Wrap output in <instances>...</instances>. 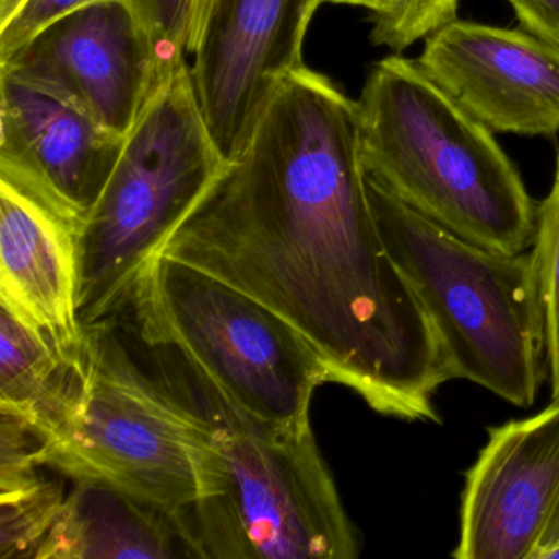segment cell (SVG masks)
<instances>
[{
  "mask_svg": "<svg viewBox=\"0 0 559 559\" xmlns=\"http://www.w3.org/2000/svg\"><path fill=\"white\" fill-rule=\"evenodd\" d=\"M159 254L273 310L372 411L440 421L447 358L379 228L358 100L323 74L277 84L243 155Z\"/></svg>",
  "mask_w": 559,
  "mask_h": 559,
  "instance_id": "obj_1",
  "label": "cell"
},
{
  "mask_svg": "<svg viewBox=\"0 0 559 559\" xmlns=\"http://www.w3.org/2000/svg\"><path fill=\"white\" fill-rule=\"evenodd\" d=\"M369 178L463 240L525 253L536 209L493 132L417 60L392 55L369 71L358 99Z\"/></svg>",
  "mask_w": 559,
  "mask_h": 559,
  "instance_id": "obj_2",
  "label": "cell"
},
{
  "mask_svg": "<svg viewBox=\"0 0 559 559\" xmlns=\"http://www.w3.org/2000/svg\"><path fill=\"white\" fill-rule=\"evenodd\" d=\"M368 188L385 247L437 332L451 379L532 407L548 374L532 251L487 250L428 221L369 176Z\"/></svg>",
  "mask_w": 559,
  "mask_h": 559,
  "instance_id": "obj_3",
  "label": "cell"
},
{
  "mask_svg": "<svg viewBox=\"0 0 559 559\" xmlns=\"http://www.w3.org/2000/svg\"><path fill=\"white\" fill-rule=\"evenodd\" d=\"M230 166L205 122L186 61L143 107L99 202L78 228L84 329L129 307L143 271Z\"/></svg>",
  "mask_w": 559,
  "mask_h": 559,
  "instance_id": "obj_4",
  "label": "cell"
},
{
  "mask_svg": "<svg viewBox=\"0 0 559 559\" xmlns=\"http://www.w3.org/2000/svg\"><path fill=\"white\" fill-rule=\"evenodd\" d=\"M207 399L215 448L201 499L188 520L189 555L358 558V530L346 513L310 418L284 427L258 424Z\"/></svg>",
  "mask_w": 559,
  "mask_h": 559,
  "instance_id": "obj_5",
  "label": "cell"
},
{
  "mask_svg": "<svg viewBox=\"0 0 559 559\" xmlns=\"http://www.w3.org/2000/svg\"><path fill=\"white\" fill-rule=\"evenodd\" d=\"M129 307L143 342L185 356L204 392L250 420L299 424L329 369L302 335L241 290L173 258L143 271Z\"/></svg>",
  "mask_w": 559,
  "mask_h": 559,
  "instance_id": "obj_6",
  "label": "cell"
},
{
  "mask_svg": "<svg viewBox=\"0 0 559 559\" xmlns=\"http://www.w3.org/2000/svg\"><path fill=\"white\" fill-rule=\"evenodd\" d=\"M114 322L84 329L86 388L45 466L71 480L110 484L155 507L178 526L188 548L189 515L214 456V421L150 378Z\"/></svg>",
  "mask_w": 559,
  "mask_h": 559,
  "instance_id": "obj_7",
  "label": "cell"
},
{
  "mask_svg": "<svg viewBox=\"0 0 559 559\" xmlns=\"http://www.w3.org/2000/svg\"><path fill=\"white\" fill-rule=\"evenodd\" d=\"M176 68L163 63L127 0L73 12L0 61L2 73L64 100L120 136L129 135Z\"/></svg>",
  "mask_w": 559,
  "mask_h": 559,
  "instance_id": "obj_8",
  "label": "cell"
},
{
  "mask_svg": "<svg viewBox=\"0 0 559 559\" xmlns=\"http://www.w3.org/2000/svg\"><path fill=\"white\" fill-rule=\"evenodd\" d=\"M320 0H214L191 64L209 130L227 162L247 148L277 84L304 64Z\"/></svg>",
  "mask_w": 559,
  "mask_h": 559,
  "instance_id": "obj_9",
  "label": "cell"
},
{
  "mask_svg": "<svg viewBox=\"0 0 559 559\" xmlns=\"http://www.w3.org/2000/svg\"><path fill=\"white\" fill-rule=\"evenodd\" d=\"M559 507V401L489 430L466 474L456 559H535Z\"/></svg>",
  "mask_w": 559,
  "mask_h": 559,
  "instance_id": "obj_10",
  "label": "cell"
},
{
  "mask_svg": "<svg viewBox=\"0 0 559 559\" xmlns=\"http://www.w3.org/2000/svg\"><path fill=\"white\" fill-rule=\"evenodd\" d=\"M417 61L493 133L559 132V45L530 32L454 21L427 38Z\"/></svg>",
  "mask_w": 559,
  "mask_h": 559,
  "instance_id": "obj_11",
  "label": "cell"
},
{
  "mask_svg": "<svg viewBox=\"0 0 559 559\" xmlns=\"http://www.w3.org/2000/svg\"><path fill=\"white\" fill-rule=\"evenodd\" d=\"M0 99V181L80 228L99 202L127 136L2 71Z\"/></svg>",
  "mask_w": 559,
  "mask_h": 559,
  "instance_id": "obj_12",
  "label": "cell"
},
{
  "mask_svg": "<svg viewBox=\"0 0 559 559\" xmlns=\"http://www.w3.org/2000/svg\"><path fill=\"white\" fill-rule=\"evenodd\" d=\"M78 228L21 189L0 181V304L64 356H86L78 312Z\"/></svg>",
  "mask_w": 559,
  "mask_h": 559,
  "instance_id": "obj_13",
  "label": "cell"
},
{
  "mask_svg": "<svg viewBox=\"0 0 559 559\" xmlns=\"http://www.w3.org/2000/svg\"><path fill=\"white\" fill-rule=\"evenodd\" d=\"M35 559L189 556L178 526L155 507L99 480H74Z\"/></svg>",
  "mask_w": 559,
  "mask_h": 559,
  "instance_id": "obj_14",
  "label": "cell"
},
{
  "mask_svg": "<svg viewBox=\"0 0 559 559\" xmlns=\"http://www.w3.org/2000/svg\"><path fill=\"white\" fill-rule=\"evenodd\" d=\"M86 379L87 356L68 358L0 304V407L24 415L55 441L76 412Z\"/></svg>",
  "mask_w": 559,
  "mask_h": 559,
  "instance_id": "obj_15",
  "label": "cell"
},
{
  "mask_svg": "<svg viewBox=\"0 0 559 559\" xmlns=\"http://www.w3.org/2000/svg\"><path fill=\"white\" fill-rule=\"evenodd\" d=\"M64 499L60 484L41 476L19 489L0 492V558L35 559Z\"/></svg>",
  "mask_w": 559,
  "mask_h": 559,
  "instance_id": "obj_16",
  "label": "cell"
},
{
  "mask_svg": "<svg viewBox=\"0 0 559 559\" xmlns=\"http://www.w3.org/2000/svg\"><path fill=\"white\" fill-rule=\"evenodd\" d=\"M533 263L538 277L539 296L545 313L548 376L551 402L559 401V155L555 178L545 201L536 209Z\"/></svg>",
  "mask_w": 559,
  "mask_h": 559,
  "instance_id": "obj_17",
  "label": "cell"
},
{
  "mask_svg": "<svg viewBox=\"0 0 559 559\" xmlns=\"http://www.w3.org/2000/svg\"><path fill=\"white\" fill-rule=\"evenodd\" d=\"M457 0H394L371 17V40L394 53L407 50L456 21Z\"/></svg>",
  "mask_w": 559,
  "mask_h": 559,
  "instance_id": "obj_18",
  "label": "cell"
},
{
  "mask_svg": "<svg viewBox=\"0 0 559 559\" xmlns=\"http://www.w3.org/2000/svg\"><path fill=\"white\" fill-rule=\"evenodd\" d=\"M148 32L168 68L186 63L189 57L194 0H127Z\"/></svg>",
  "mask_w": 559,
  "mask_h": 559,
  "instance_id": "obj_19",
  "label": "cell"
},
{
  "mask_svg": "<svg viewBox=\"0 0 559 559\" xmlns=\"http://www.w3.org/2000/svg\"><path fill=\"white\" fill-rule=\"evenodd\" d=\"M107 0H24L14 17L0 27V61L14 55L55 22Z\"/></svg>",
  "mask_w": 559,
  "mask_h": 559,
  "instance_id": "obj_20",
  "label": "cell"
},
{
  "mask_svg": "<svg viewBox=\"0 0 559 559\" xmlns=\"http://www.w3.org/2000/svg\"><path fill=\"white\" fill-rule=\"evenodd\" d=\"M509 4L526 32L559 45V0H509Z\"/></svg>",
  "mask_w": 559,
  "mask_h": 559,
  "instance_id": "obj_21",
  "label": "cell"
},
{
  "mask_svg": "<svg viewBox=\"0 0 559 559\" xmlns=\"http://www.w3.org/2000/svg\"><path fill=\"white\" fill-rule=\"evenodd\" d=\"M212 4H214V0H194L191 37H189V55H194L195 48H198L205 22H207L209 14H211Z\"/></svg>",
  "mask_w": 559,
  "mask_h": 559,
  "instance_id": "obj_22",
  "label": "cell"
},
{
  "mask_svg": "<svg viewBox=\"0 0 559 559\" xmlns=\"http://www.w3.org/2000/svg\"><path fill=\"white\" fill-rule=\"evenodd\" d=\"M559 548V507L556 510L555 516L549 522L545 535H543L542 543H539L538 552L535 559H548L549 552Z\"/></svg>",
  "mask_w": 559,
  "mask_h": 559,
  "instance_id": "obj_23",
  "label": "cell"
},
{
  "mask_svg": "<svg viewBox=\"0 0 559 559\" xmlns=\"http://www.w3.org/2000/svg\"><path fill=\"white\" fill-rule=\"evenodd\" d=\"M323 4L353 5V8L366 9L372 15L381 14L391 8L394 0H320Z\"/></svg>",
  "mask_w": 559,
  "mask_h": 559,
  "instance_id": "obj_24",
  "label": "cell"
},
{
  "mask_svg": "<svg viewBox=\"0 0 559 559\" xmlns=\"http://www.w3.org/2000/svg\"><path fill=\"white\" fill-rule=\"evenodd\" d=\"M22 4H24V0H0V27L14 17Z\"/></svg>",
  "mask_w": 559,
  "mask_h": 559,
  "instance_id": "obj_25",
  "label": "cell"
},
{
  "mask_svg": "<svg viewBox=\"0 0 559 559\" xmlns=\"http://www.w3.org/2000/svg\"><path fill=\"white\" fill-rule=\"evenodd\" d=\"M548 559H559V548L555 549L552 552H549Z\"/></svg>",
  "mask_w": 559,
  "mask_h": 559,
  "instance_id": "obj_26",
  "label": "cell"
}]
</instances>
